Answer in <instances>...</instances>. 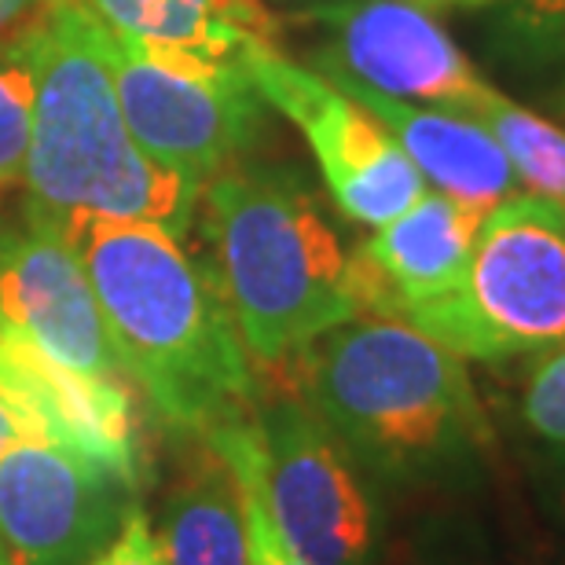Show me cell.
Returning <instances> with one entry per match:
<instances>
[{
	"label": "cell",
	"mask_w": 565,
	"mask_h": 565,
	"mask_svg": "<svg viewBox=\"0 0 565 565\" xmlns=\"http://www.w3.org/2000/svg\"><path fill=\"white\" fill-rule=\"evenodd\" d=\"M478 364H511L565 342V206L518 191L481 217L467 273L408 320Z\"/></svg>",
	"instance_id": "obj_5"
},
{
	"label": "cell",
	"mask_w": 565,
	"mask_h": 565,
	"mask_svg": "<svg viewBox=\"0 0 565 565\" xmlns=\"http://www.w3.org/2000/svg\"><path fill=\"white\" fill-rule=\"evenodd\" d=\"M88 565H173V562H169L162 540H158L151 518L143 511V503H137L126 514V522H121L115 540H110Z\"/></svg>",
	"instance_id": "obj_23"
},
{
	"label": "cell",
	"mask_w": 565,
	"mask_h": 565,
	"mask_svg": "<svg viewBox=\"0 0 565 565\" xmlns=\"http://www.w3.org/2000/svg\"><path fill=\"white\" fill-rule=\"evenodd\" d=\"M33 30V26H30ZM0 38V195L22 184L33 137V104H38V66H33V33Z\"/></svg>",
	"instance_id": "obj_21"
},
{
	"label": "cell",
	"mask_w": 565,
	"mask_h": 565,
	"mask_svg": "<svg viewBox=\"0 0 565 565\" xmlns=\"http://www.w3.org/2000/svg\"><path fill=\"white\" fill-rule=\"evenodd\" d=\"M243 66L265 104L298 126L334 206L349 221L382 228L426 195L423 173L393 132L316 66L287 60L276 41H254Z\"/></svg>",
	"instance_id": "obj_8"
},
{
	"label": "cell",
	"mask_w": 565,
	"mask_h": 565,
	"mask_svg": "<svg viewBox=\"0 0 565 565\" xmlns=\"http://www.w3.org/2000/svg\"><path fill=\"white\" fill-rule=\"evenodd\" d=\"M154 533L173 565H246L239 484L206 440L180 462L177 481L158 503Z\"/></svg>",
	"instance_id": "obj_16"
},
{
	"label": "cell",
	"mask_w": 565,
	"mask_h": 565,
	"mask_svg": "<svg viewBox=\"0 0 565 565\" xmlns=\"http://www.w3.org/2000/svg\"><path fill=\"white\" fill-rule=\"evenodd\" d=\"M437 4H489V0H437Z\"/></svg>",
	"instance_id": "obj_28"
},
{
	"label": "cell",
	"mask_w": 565,
	"mask_h": 565,
	"mask_svg": "<svg viewBox=\"0 0 565 565\" xmlns=\"http://www.w3.org/2000/svg\"><path fill=\"white\" fill-rule=\"evenodd\" d=\"M379 565H404V555H401V547H386V555H382Z\"/></svg>",
	"instance_id": "obj_27"
},
{
	"label": "cell",
	"mask_w": 565,
	"mask_h": 565,
	"mask_svg": "<svg viewBox=\"0 0 565 565\" xmlns=\"http://www.w3.org/2000/svg\"><path fill=\"white\" fill-rule=\"evenodd\" d=\"M489 44L507 74L565 104V0H500Z\"/></svg>",
	"instance_id": "obj_18"
},
{
	"label": "cell",
	"mask_w": 565,
	"mask_h": 565,
	"mask_svg": "<svg viewBox=\"0 0 565 565\" xmlns=\"http://www.w3.org/2000/svg\"><path fill=\"white\" fill-rule=\"evenodd\" d=\"M66 239L82 254L126 375L158 419L202 437L254 408V360L213 262L137 221H85Z\"/></svg>",
	"instance_id": "obj_2"
},
{
	"label": "cell",
	"mask_w": 565,
	"mask_h": 565,
	"mask_svg": "<svg viewBox=\"0 0 565 565\" xmlns=\"http://www.w3.org/2000/svg\"><path fill=\"white\" fill-rule=\"evenodd\" d=\"M38 104L22 217L71 235L85 221H137L184 239L202 188L132 140L110 71V33L74 0L33 22Z\"/></svg>",
	"instance_id": "obj_3"
},
{
	"label": "cell",
	"mask_w": 565,
	"mask_h": 565,
	"mask_svg": "<svg viewBox=\"0 0 565 565\" xmlns=\"http://www.w3.org/2000/svg\"><path fill=\"white\" fill-rule=\"evenodd\" d=\"M327 30L316 71L342 74L382 96L473 115L492 85L415 0H327L305 11Z\"/></svg>",
	"instance_id": "obj_10"
},
{
	"label": "cell",
	"mask_w": 565,
	"mask_h": 565,
	"mask_svg": "<svg viewBox=\"0 0 565 565\" xmlns=\"http://www.w3.org/2000/svg\"><path fill=\"white\" fill-rule=\"evenodd\" d=\"M0 404L19 434L74 451L143 492L140 423L126 379L74 371L30 338L0 331Z\"/></svg>",
	"instance_id": "obj_11"
},
{
	"label": "cell",
	"mask_w": 565,
	"mask_h": 565,
	"mask_svg": "<svg viewBox=\"0 0 565 565\" xmlns=\"http://www.w3.org/2000/svg\"><path fill=\"white\" fill-rule=\"evenodd\" d=\"M562 107H565V104H562Z\"/></svg>",
	"instance_id": "obj_30"
},
{
	"label": "cell",
	"mask_w": 565,
	"mask_h": 565,
	"mask_svg": "<svg viewBox=\"0 0 565 565\" xmlns=\"http://www.w3.org/2000/svg\"><path fill=\"white\" fill-rule=\"evenodd\" d=\"M202 440L224 459L243 495V522H246V565H312L287 544L279 533L273 503H268L265 470H262V437H257L254 408L235 419L210 426Z\"/></svg>",
	"instance_id": "obj_19"
},
{
	"label": "cell",
	"mask_w": 565,
	"mask_h": 565,
	"mask_svg": "<svg viewBox=\"0 0 565 565\" xmlns=\"http://www.w3.org/2000/svg\"><path fill=\"white\" fill-rule=\"evenodd\" d=\"M0 565H8V555H4V551H0Z\"/></svg>",
	"instance_id": "obj_29"
},
{
	"label": "cell",
	"mask_w": 565,
	"mask_h": 565,
	"mask_svg": "<svg viewBox=\"0 0 565 565\" xmlns=\"http://www.w3.org/2000/svg\"><path fill=\"white\" fill-rule=\"evenodd\" d=\"M331 82L364 104L382 126L393 132V140L401 143V151L412 158V166L419 169L426 188L445 191L448 199L489 213L500 206L503 199H511L522 191L518 184L514 166L507 162L503 147L492 140V132L456 110L423 107V104H404V99L382 96L375 88L353 82L342 74H327Z\"/></svg>",
	"instance_id": "obj_14"
},
{
	"label": "cell",
	"mask_w": 565,
	"mask_h": 565,
	"mask_svg": "<svg viewBox=\"0 0 565 565\" xmlns=\"http://www.w3.org/2000/svg\"><path fill=\"white\" fill-rule=\"evenodd\" d=\"M110 71L140 151L199 188L239 166L262 140L268 104L243 60L151 49L110 33Z\"/></svg>",
	"instance_id": "obj_6"
},
{
	"label": "cell",
	"mask_w": 565,
	"mask_h": 565,
	"mask_svg": "<svg viewBox=\"0 0 565 565\" xmlns=\"http://www.w3.org/2000/svg\"><path fill=\"white\" fill-rule=\"evenodd\" d=\"M15 437H19V426H15V419H11V412L0 404V451H4Z\"/></svg>",
	"instance_id": "obj_26"
},
{
	"label": "cell",
	"mask_w": 565,
	"mask_h": 565,
	"mask_svg": "<svg viewBox=\"0 0 565 565\" xmlns=\"http://www.w3.org/2000/svg\"><path fill=\"white\" fill-rule=\"evenodd\" d=\"M99 26L151 49L243 60L254 41H276L262 0H74Z\"/></svg>",
	"instance_id": "obj_15"
},
{
	"label": "cell",
	"mask_w": 565,
	"mask_h": 565,
	"mask_svg": "<svg viewBox=\"0 0 565 565\" xmlns=\"http://www.w3.org/2000/svg\"><path fill=\"white\" fill-rule=\"evenodd\" d=\"M481 217V210L426 188L415 206L375 228L371 239L349 250L360 316L408 320L415 309L456 290Z\"/></svg>",
	"instance_id": "obj_13"
},
{
	"label": "cell",
	"mask_w": 565,
	"mask_h": 565,
	"mask_svg": "<svg viewBox=\"0 0 565 565\" xmlns=\"http://www.w3.org/2000/svg\"><path fill=\"white\" fill-rule=\"evenodd\" d=\"M514 419L536 448H565V342L525 360Z\"/></svg>",
	"instance_id": "obj_22"
},
{
	"label": "cell",
	"mask_w": 565,
	"mask_h": 565,
	"mask_svg": "<svg viewBox=\"0 0 565 565\" xmlns=\"http://www.w3.org/2000/svg\"><path fill=\"white\" fill-rule=\"evenodd\" d=\"M140 503V489L41 437L0 451V551L15 565H88Z\"/></svg>",
	"instance_id": "obj_9"
},
{
	"label": "cell",
	"mask_w": 565,
	"mask_h": 565,
	"mask_svg": "<svg viewBox=\"0 0 565 565\" xmlns=\"http://www.w3.org/2000/svg\"><path fill=\"white\" fill-rule=\"evenodd\" d=\"M0 331L74 371L129 379L82 254L49 224L22 217L19 228H0Z\"/></svg>",
	"instance_id": "obj_12"
},
{
	"label": "cell",
	"mask_w": 565,
	"mask_h": 565,
	"mask_svg": "<svg viewBox=\"0 0 565 565\" xmlns=\"http://www.w3.org/2000/svg\"><path fill=\"white\" fill-rule=\"evenodd\" d=\"M298 397L382 492L470 500L492 481L495 429L467 360L419 327L356 316L290 360Z\"/></svg>",
	"instance_id": "obj_1"
},
{
	"label": "cell",
	"mask_w": 565,
	"mask_h": 565,
	"mask_svg": "<svg viewBox=\"0 0 565 565\" xmlns=\"http://www.w3.org/2000/svg\"><path fill=\"white\" fill-rule=\"evenodd\" d=\"M60 0H0V38L4 33H22L33 22L44 19Z\"/></svg>",
	"instance_id": "obj_25"
},
{
	"label": "cell",
	"mask_w": 565,
	"mask_h": 565,
	"mask_svg": "<svg viewBox=\"0 0 565 565\" xmlns=\"http://www.w3.org/2000/svg\"><path fill=\"white\" fill-rule=\"evenodd\" d=\"M213 268L257 367L356 320L349 250L312 188L282 166H232L202 188Z\"/></svg>",
	"instance_id": "obj_4"
},
{
	"label": "cell",
	"mask_w": 565,
	"mask_h": 565,
	"mask_svg": "<svg viewBox=\"0 0 565 565\" xmlns=\"http://www.w3.org/2000/svg\"><path fill=\"white\" fill-rule=\"evenodd\" d=\"M470 118L481 121L492 132V140L503 147L507 162L518 173V184L565 206V126L522 107L495 88Z\"/></svg>",
	"instance_id": "obj_20"
},
{
	"label": "cell",
	"mask_w": 565,
	"mask_h": 565,
	"mask_svg": "<svg viewBox=\"0 0 565 565\" xmlns=\"http://www.w3.org/2000/svg\"><path fill=\"white\" fill-rule=\"evenodd\" d=\"M529 489L540 518L565 536V448H536L529 459Z\"/></svg>",
	"instance_id": "obj_24"
},
{
	"label": "cell",
	"mask_w": 565,
	"mask_h": 565,
	"mask_svg": "<svg viewBox=\"0 0 565 565\" xmlns=\"http://www.w3.org/2000/svg\"><path fill=\"white\" fill-rule=\"evenodd\" d=\"M257 437L279 533L312 565H379L386 503L349 448L294 397H257Z\"/></svg>",
	"instance_id": "obj_7"
},
{
	"label": "cell",
	"mask_w": 565,
	"mask_h": 565,
	"mask_svg": "<svg viewBox=\"0 0 565 565\" xmlns=\"http://www.w3.org/2000/svg\"><path fill=\"white\" fill-rule=\"evenodd\" d=\"M470 503L473 495L429 511L397 544L404 565H551L533 536L514 533Z\"/></svg>",
	"instance_id": "obj_17"
}]
</instances>
